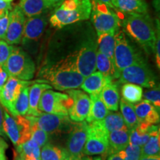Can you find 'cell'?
Segmentation results:
<instances>
[{
  "label": "cell",
  "mask_w": 160,
  "mask_h": 160,
  "mask_svg": "<svg viewBox=\"0 0 160 160\" xmlns=\"http://www.w3.org/2000/svg\"><path fill=\"white\" fill-rule=\"evenodd\" d=\"M3 122H4V110L2 105L0 103V136H5V131L3 128Z\"/></svg>",
  "instance_id": "f6af8a7d"
},
{
  "label": "cell",
  "mask_w": 160,
  "mask_h": 160,
  "mask_svg": "<svg viewBox=\"0 0 160 160\" xmlns=\"http://www.w3.org/2000/svg\"><path fill=\"white\" fill-rule=\"evenodd\" d=\"M92 0H65L56 8L50 18L53 27L62 28L91 17Z\"/></svg>",
  "instance_id": "3957f363"
},
{
  "label": "cell",
  "mask_w": 160,
  "mask_h": 160,
  "mask_svg": "<svg viewBox=\"0 0 160 160\" xmlns=\"http://www.w3.org/2000/svg\"><path fill=\"white\" fill-rule=\"evenodd\" d=\"M99 97L108 111H117L119 105V93L118 85L114 82L108 84L99 93Z\"/></svg>",
  "instance_id": "603a6c76"
},
{
  "label": "cell",
  "mask_w": 160,
  "mask_h": 160,
  "mask_svg": "<svg viewBox=\"0 0 160 160\" xmlns=\"http://www.w3.org/2000/svg\"><path fill=\"white\" fill-rule=\"evenodd\" d=\"M11 2H0V18L5 16L6 13L11 11Z\"/></svg>",
  "instance_id": "ee69618b"
},
{
  "label": "cell",
  "mask_w": 160,
  "mask_h": 160,
  "mask_svg": "<svg viewBox=\"0 0 160 160\" xmlns=\"http://www.w3.org/2000/svg\"><path fill=\"white\" fill-rule=\"evenodd\" d=\"M119 82L132 83L147 88H153L157 86V80L153 71L142 59L119 72Z\"/></svg>",
  "instance_id": "52a82bcc"
},
{
  "label": "cell",
  "mask_w": 160,
  "mask_h": 160,
  "mask_svg": "<svg viewBox=\"0 0 160 160\" xmlns=\"http://www.w3.org/2000/svg\"><path fill=\"white\" fill-rule=\"evenodd\" d=\"M97 43L93 39H88L73 54L75 66L84 78L94 73L97 70Z\"/></svg>",
  "instance_id": "30bf717a"
},
{
  "label": "cell",
  "mask_w": 160,
  "mask_h": 160,
  "mask_svg": "<svg viewBox=\"0 0 160 160\" xmlns=\"http://www.w3.org/2000/svg\"><path fill=\"white\" fill-rule=\"evenodd\" d=\"M8 77L9 75L6 71L5 68L4 67V65H0V92L3 88L4 85H5Z\"/></svg>",
  "instance_id": "b9f144b4"
},
{
  "label": "cell",
  "mask_w": 160,
  "mask_h": 160,
  "mask_svg": "<svg viewBox=\"0 0 160 160\" xmlns=\"http://www.w3.org/2000/svg\"><path fill=\"white\" fill-rule=\"evenodd\" d=\"M46 3L48 5L49 8H57L59 5H61L65 0H45Z\"/></svg>",
  "instance_id": "bcb514c9"
},
{
  "label": "cell",
  "mask_w": 160,
  "mask_h": 160,
  "mask_svg": "<svg viewBox=\"0 0 160 160\" xmlns=\"http://www.w3.org/2000/svg\"><path fill=\"white\" fill-rule=\"evenodd\" d=\"M107 160H124L118 153H113V154H111L108 157Z\"/></svg>",
  "instance_id": "c3c4849f"
},
{
  "label": "cell",
  "mask_w": 160,
  "mask_h": 160,
  "mask_svg": "<svg viewBox=\"0 0 160 160\" xmlns=\"http://www.w3.org/2000/svg\"><path fill=\"white\" fill-rule=\"evenodd\" d=\"M111 4L113 8L128 14H145L148 13V9L144 0H111Z\"/></svg>",
  "instance_id": "7402d4cb"
},
{
  "label": "cell",
  "mask_w": 160,
  "mask_h": 160,
  "mask_svg": "<svg viewBox=\"0 0 160 160\" xmlns=\"http://www.w3.org/2000/svg\"><path fill=\"white\" fill-rule=\"evenodd\" d=\"M8 148V143L0 137V160H7L6 151H7Z\"/></svg>",
  "instance_id": "7bdbcfd3"
},
{
  "label": "cell",
  "mask_w": 160,
  "mask_h": 160,
  "mask_svg": "<svg viewBox=\"0 0 160 160\" xmlns=\"http://www.w3.org/2000/svg\"><path fill=\"white\" fill-rule=\"evenodd\" d=\"M112 9L98 0H92L91 17L97 35L119 30L121 19Z\"/></svg>",
  "instance_id": "8992f818"
},
{
  "label": "cell",
  "mask_w": 160,
  "mask_h": 160,
  "mask_svg": "<svg viewBox=\"0 0 160 160\" xmlns=\"http://www.w3.org/2000/svg\"><path fill=\"white\" fill-rule=\"evenodd\" d=\"M18 157L23 159H33L40 158V147L33 140L30 139L27 142L17 146Z\"/></svg>",
  "instance_id": "f1b7e54d"
},
{
  "label": "cell",
  "mask_w": 160,
  "mask_h": 160,
  "mask_svg": "<svg viewBox=\"0 0 160 160\" xmlns=\"http://www.w3.org/2000/svg\"><path fill=\"white\" fill-rule=\"evenodd\" d=\"M157 30L156 35H157V39H156V44L154 48V53L156 57V63L158 68H160V33H159V21L157 20Z\"/></svg>",
  "instance_id": "ab89813d"
},
{
  "label": "cell",
  "mask_w": 160,
  "mask_h": 160,
  "mask_svg": "<svg viewBox=\"0 0 160 160\" xmlns=\"http://www.w3.org/2000/svg\"><path fill=\"white\" fill-rule=\"evenodd\" d=\"M108 133L102 120L88 123V138L82 150L83 154L101 155L102 159H105L109 156Z\"/></svg>",
  "instance_id": "277c9868"
},
{
  "label": "cell",
  "mask_w": 160,
  "mask_h": 160,
  "mask_svg": "<svg viewBox=\"0 0 160 160\" xmlns=\"http://www.w3.org/2000/svg\"><path fill=\"white\" fill-rule=\"evenodd\" d=\"M142 97L145 98V100L150 102L152 105H154V107L157 110L160 108V90L159 87L153 88V89L145 91L142 94Z\"/></svg>",
  "instance_id": "74e56055"
},
{
  "label": "cell",
  "mask_w": 160,
  "mask_h": 160,
  "mask_svg": "<svg viewBox=\"0 0 160 160\" xmlns=\"http://www.w3.org/2000/svg\"><path fill=\"white\" fill-rule=\"evenodd\" d=\"M33 83L30 81H23L17 78L9 77L3 88L2 89L0 92V103L13 117L19 116L15 111L14 104L20 92L24 87L31 85Z\"/></svg>",
  "instance_id": "4fadbf2b"
},
{
  "label": "cell",
  "mask_w": 160,
  "mask_h": 160,
  "mask_svg": "<svg viewBox=\"0 0 160 160\" xmlns=\"http://www.w3.org/2000/svg\"><path fill=\"white\" fill-rule=\"evenodd\" d=\"M88 138V122H74L66 144L65 151L70 157L79 159L82 153V150Z\"/></svg>",
  "instance_id": "5bb4252c"
},
{
  "label": "cell",
  "mask_w": 160,
  "mask_h": 160,
  "mask_svg": "<svg viewBox=\"0 0 160 160\" xmlns=\"http://www.w3.org/2000/svg\"><path fill=\"white\" fill-rule=\"evenodd\" d=\"M25 20L26 17L18 5L10 11L8 27L3 39L8 45L21 43Z\"/></svg>",
  "instance_id": "2e32d148"
},
{
  "label": "cell",
  "mask_w": 160,
  "mask_h": 160,
  "mask_svg": "<svg viewBox=\"0 0 160 160\" xmlns=\"http://www.w3.org/2000/svg\"><path fill=\"white\" fill-rule=\"evenodd\" d=\"M129 135L130 130L128 128L109 132V155L118 153L125 149L129 144Z\"/></svg>",
  "instance_id": "cb8c5ba5"
},
{
  "label": "cell",
  "mask_w": 160,
  "mask_h": 160,
  "mask_svg": "<svg viewBox=\"0 0 160 160\" xmlns=\"http://www.w3.org/2000/svg\"><path fill=\"white\" fill-rule=\"evenodd\" d=\"M13 0H0V2H11Z\"/></svg>",
  "instance_id": "db71d44e"
},
{
  "label": "cell",
  "mask_w": 160,
  "mask_h": 160,
  "mask_svg": "<svg viewBox=\"0 0 160 160\" xmlns=\"http://www.w3.org/2000/svg\"><path fill=\"white\" fill-rule=\"evenodd\" d=\"M115 42L114 63L119 72L144 59L141 53L127 39L123 31L119 30L116 33Z\"/></svg>",
  "instance_id": "ba28073f"
},
{
  "label": "cell",
  "mask_w": 160,
  "mask_h": 160,
  "mask_svg": "<svg viewBox=\"0 0 160 160\" xmlns=\"http://www.w3.org/2000/svg\"><path fill=\"white\" fill-rule=\"evenodd\" d=\"M79 159H80V158H79ZM79 159H77V160H79ZM64 160H76V159H73V158H71V157H70L69 156H68H68H67V157H66V158Z\"/></svg>",
  "instance_id": "816d5d0a"
},
{
  "label": "cell",
  "mask_w": 160,
  "mask_h": 160,
  "mask_svg": "<svg viewBox=\"0 0 160 160\" xmlns=\"http://www.w3.org/2000/svg\"><path fill=\"white\" fill-rule=\"evenodd\" d=\"M136 115L139 122L156 125L159 122V111L148 100H141L133 105Z\"/></svg>",
  "instance_id": "ac0fdd59"
},
{
  "label": "cell",
  "mask_w": 160,
  "mask_h": 160,
  "mask_svg": "<svg viewBox=\"0 0 160 160\" xmlns=\"http://www.w3.org/2000/svg\"><path fill=\"white\" fill-rule=\"evenodd\" d=\"M119 106L120 107V111L122 113L121 115L123 118L126 126L129 130L133 129L139 123V119L136 115L133 105L125 101V99H122L119 100Z\"/></svg>",
  "instance_id": "f546056e"
},
{
  "label": "cell",
  "mask_w": 160,
  "mask_h": 160,
  "mask_svg": "<svg viewBox=\"0 0 160 160\" xmlns=\"http://www.w3.org/2000/svg\"><path fill=\"white\" fill-rule=\"evenodd\" d=\"M68 95L72 99L71 106L68 111L70 119L75 122H83L88 115L91 108L90 97L84 91L77 89L68 90Z\"/></svg>",
  "instance_id": "9a60e30c"
},
{
  "label": "cell",
  "mask_w": 160,
  "mask_h": 160,
  "mask_svg": "<svg viewBox=\"0 0 160 160\" xmlns=\"http://www.w3.org/2000/svg\"><path fill=\"white\" fill-rule=\"evenodd\" d=\"M9 77L29 81L34 77L36 66L31 57L20 48L14 47L4 65Z\"/></svg>",
  "instance_id": "5b68a950"
},
{
  "label": "cell",
  "mask_w": 160,
  "mask_h": 160,
  "mask_svg": "<svg viewBox=\"0 0 160 160\" xmlns=\"http://www.w3.org/2000/svg\"><path fill=\"white\" fill-rule=\"evenodd\" d=\"M159 128L153 131L150 136L148 142L141 148L142 156L150 157V156L159 155L160 151V134Z\"/></svg>",
  "instance_id": "1f68e13d"
},
{
  "label": "cell",
  "mask_w": 160,
  "mask_h": 160,
  "mask_svg": "<svg viewBox=\"0 0 160 160\" xmlns=\"http://www.w3.org/2000/svg\"><path fill=\"white\" fill-rule=\"evenodd\" d=\"M47 19L44 13L26 19L21 43L25 46L39 40L45 31Z\"/></svg>",
  "instance_id": "e0dca14e"
},
{
  "label": "cell",
  "mask_w": 160,
  "mask_h": 160,
  "mask_svg": "<svg viewBox=\"0 0 160 160\" xmlns=\"http://www.w3.org/2000/svg\"><path fill=\"white\" fill-rule=\"evenodd\" d=\"M79 160H102V157H90L87 155H83L82 157H80Z\"/></svg>",
  "instance_id": "681fc988"
},
{
  "label": "cell",
  "mask_w": 160,
  "mask_h": 160,
  "mask_svg": "<svg viewBox=\"0 0 160 160\" xmlns=\"http://www.w3.org/2000/svg\"><path fill=\"white\" fill-rule=\"evenodd\" d=\"M31 85L24 87L19 97L16 100L14 104V109L17 115L26 116L29 108V88Z\"/></svg>",
  "instance_id": "e575fe53"
},
{
  "label": "cell",
  "mask_w": 160,
  "mask_h": 160,
  "mask_svg": "<svg viewBox=\"0 0 160 160\" xmlns=\"http://www.w3.org/2000/svg\"><path fill=\"white\" fill-rule=\"evenodd\" d=\"M18 6L28 18L42 14L49 8L45 0H21Z\"/></svg>",
  "instance_id": "4316f807"
},
{
  "label": "cell",
  "mask_w": 160,
  "mask_h": 160,
  "mask_svg": "<svg viewBox=\"0 0 160 160\" xmlns=\"http://www.w3.org/2000/svg\"><path fill=\"white\" fill-rule=\"evenodd\" d=\"M68 156L65 149H62L52 144L44 145L40 153L41 160H64Z\"/></svg>",
  "instance_id": "d6a6232c"
},
{
  "label": "cell",
  "mask_w": 160,
  "mask_h": 160,
  "mask_svg": "<svg viewBox=\"0 0 160 160\" xmlns=\"http://www.w3.org/2000/svg\"><path fill=\"white\" fill-rule=\"evenodd\" d=\"M31 117L38 127L48 133H70L74 123L68 115L41 113L38 117Z\"/></svg>",
  "instance_id": "7c38bea8"
},
{
  "label": "cell",
  "mask_w": 160,
  "mask_h": 160,
  "mask_svg": "<svg viewBox=\"0 0 160 160\" xmlns=\"http://www.w3.org/2000/svg\"><path fill=\"white\" fill-rule=\"evenodd\" d=\"M16 160H41L39 159H21V158H19V157H18L17 159H16Z\"/></svg>",
  "instance_id": "f5cc1de1"
},
{
  "label": "cell",
  "mask_w": 160,
  "mask_h": 160,
  "mask_svg": "<svg viewBox=\"0 0 160 160\" xmlns=\"http://www.w3.org/2000/svg\"><path fill=\"white\" fill-rule=\"evenodd\" d=\"M9 13H7L4 17L0 18V40L4 39L9 24Z\"/></svg>",
  "instance_id": "60d3db41"
},
{
  "label": "cell",
  "mask_w": 160,
  "mask_h": 160,
  "mask_svg": "<svg viewBox=\"0 0 160 160\" xmlns=\"http://www.w3.org/2000/svg\"><path fill=\"white\" fill-rule=\"evenodd\" d=\"M139 160H160V156L157 155L150 156V157H143V156H142Z\"/></svg>",
  "instance_id": "7dc6e473"
},
{
  "label": "cell",
  "mask_w": 160,
  "mask_h": 160,
  "mask_svg": "<svg viewBox=\"0 0 160 160\" xmlns=\"http://www.w3.org/2000/svg\"><path fill=\"white\" fill-rule=\"evenodd\" d=\"M91 105L88 115L86 117V122L88 123L92 122L101 121L109 113L105 104L102 101L99 95H90Z\"/></svg>",
  "instance_id": "484cf974"
},
{
  "label": "cell",
  "mask_w": 160,
  "mask_h": 160,
  "mask_svg": "<svg viewBox=\"0 0 160 160\" xmlns=\"http://www.w3.org/2000/svg\"><path fill=\"white\" fill-rule=\"evenodd\" d=\"M97 69L102 74L104 77L109 78L112 80L119 79V72L117 71L116 66L112 63L108 58L102 53L97 49V62H96Z\"/></svg>",
  "instance_id": "83f0119b"
},
{
  "label": "cell",
  "mask_w": 160,
  "mask_h": 160,
  "mask_svg": "<svg viewBox=\"0 0 160 160\" xmlns=\"http://www.w3.org/2000/svg\"><path fill=\"white\" fill-rule=\"evenodd\" d=\"M40 82L50 83L59 91H68L80 88L84 78L75 66L73 54L57 62L46 65L40 70Z\"/></svg>",
  "instance_id": "6da1fadb"
},
{
  "label": "cell",
  "mask_w": 160,
  "mask_h": 160,
  "mask_svg": "<svg viewBox=\"0 0 160 160\" xmlns=\"http://www.w3.org/2000/svg\"><path fill=\"white\" fill-rule=\"evenodd\" d=\"M104 126L108 132L128 129L121 113L116 111L115 113H109L102 120Z\"/></svg>",
  "instance_id": "836d02e7"
},
{
  "label": "cell",
  "mask_w": 160,
  "mask_h": 160,
  "mask_svg": "<svg viewBox=\"0 0 160 160\" xmlns=\"http://www.w3.org/2000/svg\"><path fill=\"white\" fill-rule=\"evenodd\" d=\"M121 92L122 99L131 104L139 102L142 98V88L135 84L125 83L122 87Z\"/></svg>",
  "instance_id": "4dcf8cb0"
},
{
  "label": "cell",
  "mask_w": 160,
  "mask_h": 160,
  "mask_svg": "<svg viewBox=\"0 0 160 160\" xmlns=\"http://www.w3.org/2000/svg\"><path fill=\"white\" fill-rule=\"evenodd\" d=\"M123 31L131 39L135 40L146 53L154 52L157 39L153 22L148 13L128 14L122 22Z\"/></svg>",
  "instance_id": "7a4b0ae2"
},
{
  "label": "cell",
  "mask_w": 160,
  "mask_h": 160,
  "mask_svg": "<svg viewBox=\"0 0 160 160\" xmlns=\"http://www.w3.org/2000/svg\"><path fill=\"white\" fill-rule=\"evenodd\" d=\"M112 82L113 80L104 77L100 72L97 71L85 77L80 87L90 95H99L104 87Z\"/></svg>",
  "instance_id": "d6986e66"
},
{
  "label": "cell",
  "mask_w": 160,
  "mask_h": 160,
  "mask_svg": "<svg viewBox=\"0 0 160 160\" xmlns=\"http://www.w3.org/2000/svg\"><path fill=\"white\" fill-rule=\"evenodd\" d=\"M3 128L5 134L16 146L31 139V123L26 117H11L7 110H4Z\"/></svg>",
  "instance_id": "9c48e42d"
},
{
  "label": "cell",
  "mask_w": 160,
  "mask_h": 160,
  "mask_svg": "<svg viewBox=\"0 0 160 160\" xmlns=\"http://www.w3.org/2000/svg\"><path fill=\"white\" fill-rule=\"evenodd\" d=\"M26 118L29 120L31 123V139L37 142L39 147H43L46 144L48 143V133L40 129L35 123V122L32 119L31 116H27Z\"/></svg>",
  "instance_id": "d590c367"
},
{
  "label": "cell",
  "mask_w": 160,
  "mask_h": 160,
  "mask_svg": "<svg viewBox=\"0 0 160 160\" xmlns=\"http://www.w3.org/2000/svg\"><path fill=\"white\" fill-rule=\"evenodd\" d=\"M117 32H107L98 35L97 48L98 50L105 55L115 65L114 63V48L115 34Z\"/></svg>",
  "instance_id": "d4e9b609"
},
{
  "label": "cell",
  "mask_w": 160,
  "mask_h": 160,
  "mask_svg": "<svg viewBox=\"0 0 160 160\" xmlns=\"http://www.w3.org/2000/svg\"><path fill=\"white\" fill-rule=\"evenodd\" d=\"M52 87L50 85L43 83L40 81L33 83L29 88V108L27 116L38 117L42 113L38 108L40 98L44 91L46 90L51 89Z\"/></svg>",
  "instance_id": "44dd1931"
},
{
  "label": "cell",
  "mask_w": 160,
  "mask_h": 160,
  "mask_svg": "<svg viewBox=\"0 0 160 160\" xmlns=\"http://www.w3.org/2000/svg\"><path fill=\"white\" fill-rule=\"evenodd\" d=\"M98 1H99L100 2L105 4V5L108 6V7L111 8H113V5H112L111 4V0H98Z\"/></svg>",
  "instance_id": "f907efd6"
},
{
  "label": "cell",
  "mask_w": 160,
  "mask_h": 160,
  "mask_svg": "<svg viewBox=\"0 0 160 160\" xmlns=\"http://www.w3.org/2000/svg\"><path fill=\"white\" fill-rule=\"evenodd\" d=\"M71 104L72 99L68 94L48 89L42 94L38 108L39 111L48 113L68 115Z\"/></svg>",
  "instance_id": "8fae6325"
},
{
  "label": "cell",
  "mask_w": 160,
  "mask_h": 160,
  "mask_svg": "<svg viewBox=\"0 0 160 160\" xmlns=\"http://www.w3.org/2000/svg\"><path fill=\"white\" fill-rule=\"evenodd\" d=\"M13 45H8L5 40H0V65H4L13 51Z\"/></svg>",
  "instance_id": "f35d334b"
},
{
  "label": "cell",
  "mask_w": 160,
  "mask_h": 160,
  "mask_svg": "<svg viewBox=\"0 0 160 160\" xmlns=\"http://www.w3.org/2000/svg\"><path fill=\"white\" fill-rule=\"evenodd\" d=\"M124 160H139L142 157L141 147L137 145H128L122 151L118 153Z\"/></svg>",
  "instance_id": "8d00e7d4"
},
{
  "label": "cell",
  "mask_w": 160,
  "mask_h": 160,
  "mask_svg": "<svg viewBox=\"0 0 160 160\" xmlns=\"http://www.w3.org/2000/svg\"><path fill=\"white\" fill-rule=\"evenodd\" d=\"M159 128V125L139 122L135 128L130 130L129 144L142 148L149 139L152 132Z\"/></svg>",
  "instance_id": "ffe728a7"
}]
</instances>
